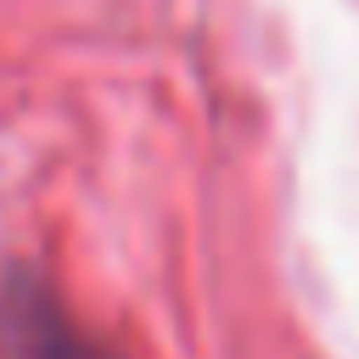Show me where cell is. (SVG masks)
<instances>
[{
  "label": "cell",
  "mask_w": 359,
  "mask_h": 359,
  "mask_svg": "<svg viewBox=\"0 0 359 359\" xmlns=\"http://www.w3.org/2000/svg\"><path fill=\"white\" fill-rule=\"evenodd\" d=\"M0 359H107V353L62 309L56 286L39 269L11 264L0 275Z\"/></svg>",
  "instance_id": "1"
}]
</instances>
